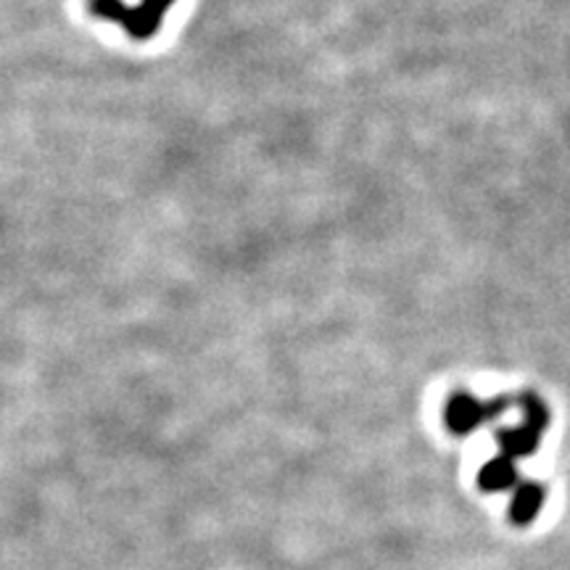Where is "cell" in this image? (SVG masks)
Segmentation results:
<instances>
[{"mask_svg": "<svg viewBox=\"0 0 570 570\" xmlns=\"http://www.w3.org/2000/svg\"><path fill=\"white\" fill-rule=\"evenodd\" d=\"M510 404V399H494V402H479L470 394H454L446 404V428L458 436L473 433L475 428H481L487 420H494L499 412Z\"/></svg>", "mask_w": 570, "mask_h": 570, "instance_id": "1", "label": "cell"}, {"mask_svg": "<svg viewBox=\"0 0 570 570\" xmlns=\"http://www.w3.org/2000/svg\"><path fill=\"white\" fill-rule=\"evenodd\" d=\"M547 489L539 481H520L512 489L510 502V523L512 525H531L539 518L541 508H544Z\"/></svg>", "mask_w": 570, "mask_h": 570, "instance_id": "2", "label": "cell"}, {"mask_svg": "<svg viewBox=\"0 0 570 570\" xmlns=\"http://www.w3.org/2000/svg\"><path fill=\"white\" fill-rule=\"evenodd\" d=\"M497 444H499V452H502L504 458L523 460V458H531V454L537 452L541 444V433L537 431V428H531L525 423L518 428H502V431H497Z\"/></svg>", "mask_w": 570, "mask_h": 570, "instance_id": "3", "label": "cell"}, {"mask_svg": "<svg viewBox=\"0 0 570 570\" xmlns=\"http://www.w3.org/2000/svg\"><path fill=\"white\" fill-rule=\"evenodd\" d=\"M515 487H518L515 460L504 458V454L489 460L487 465L479 470V489L487 491V494H502V491H510Z\"/></svg>", "mask_w": 570, "mask_h": 570, "instance_id": "4", "label": "cell"}, {"mask_svg": "<svg viewBox=\"0 0 570 570\" xmlns=\"http://www.w3.org/2000/svg\"><path fill=\"white\" fill-rule=\"evenodd\" d=\"M520 410H523V423L537 428L539 433H544L547 428H550V410H547V404L541 402V399L537 394H523L518 399Z\"/></svg>", "mask_w": 570, "mask_h": 570, "instance_id": "5", "label": "cell"}]
</instances>
